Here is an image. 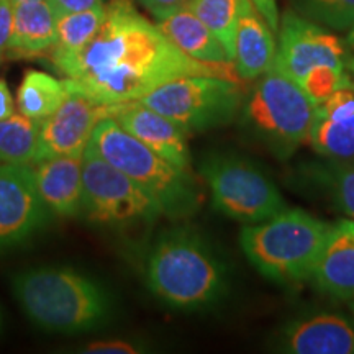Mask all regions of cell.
Segmentation results:
<instances>
[{
  "mask_svg": "<svg viewBox=\"0 0 354 354\" xmlns=\"http://www.w3.org/2000/svg\"><path fill=\"white\" fill-rule=\"evenodd\" d=\"M50 57L71 92L107 107L140 100L179 77L218 76L241 81L232 63H203L180 51L130 0H110L100 30L81 51Z\"/></svg>",
  "mask_w": 354,
  "mask_h": 354,
  "instance_id": "1",
  "label": "cell"
},
{
  "mask_svg": "<svg viewBox=\"0 0 354 354\" xmlns=\"http://www.w3.org/2000/svg\"><path fill=\"white\" fill-rule=\"evenodd\" d=\"M145 281L167 307L201 310L223 297L228 272L202 234L192 228H174L159 234L149 248Z\"/></svg>",
  "mask_w": 354,
  "mask_h": 354,
  "instance_id": "2",
  "label": "cell"
},
{
  "mask_svg": "<svg viewBox=\"0 0 354 354\" xmlns=\"http://www.w3.org/2000/svg\"><path fill=\"white\" fill-rule=\"evenodd\" d=\"M12 289L20 307L39 328L74 335L100 328L112 317V300L99 282L71 268L26 269Z\"/></svg>",
  "mask_w": 354,
  "mask_h": 354,
  "instance_id": "3",
  "label": "cell"
},
{
  "mask_svg": "<svg viewBox=\"0 0 354 354\" xmlns=\"http://www.w3.org/2000/svg\"><path fill=\"white\" fill-rule=\"evenodd\" d=\"M331 223L302 209H287L259 223L245 225L240 246L261 276L276 284L310 281Z\"/></svg>",
  "mask_w": 354,
  "mask_h": 354,
  "instance_id": "4",
  "label": "cell"
},
{
  "mask_svg": "<svg viewBox=\"0 0 354 354\" xmlns=\"http://www.w3.org/2000/svg\"><path fill=\"white\" fill-rule=\"evenodd\" d=\"M91 145L102 158L120 169L161 207L169 218H185L202 205V187L192 172L166 161L118 125L112 117L97 123Z\"/></svg>",
  "mask_w": 354,
  "mask_h": 354,
  "instance_id": "5",
  "label": "cell"
},
{
  "mask_svg": "<svg viewBox=\"0 0 354 354\" xmlns=\"http://www.w3.org/2000/svg\"><path fill=\"white\" fill-rule=\"evenodd\" d=\"M315 104L284 71L274 66L246 94L241 122L248 133L279 159H289L312 128Z\"/></svg>",
  "mask_w": 354,
  "mask_h": 354,
  "instance_id": "6",
  "label": "cell"
},
{
  "mask_svg": "<svg viewBox=\"0 0 354 354\" xmlns=\"http://www.w3.org/2000/svg\"><path fill=\"white\" fill-rule=\"evenodd\" d=\"M246 94L234 79L187 76L162 84L138 102L166 115L185 133H196L232 123L241 113Z\"/></svg>",
  "mask_w": 354,
  "mask_h": 354,
  "instance_id": "7",
  "label": "cell"
},
{
  "mask_svg": "<svg viewBox=\"0 0 354 354\" xmlns=\"http://www.w3.org/2000/svg\"><path fill=\"white\" fill-rule=\"evenodd\" d=\"M201 176L215 209L240 223H259L287 209L271 177L241 156L212 154L202 161Z\"/></svg>",
  "mask_w": 354,
  "mask_h": 354,
  "instance_id": "8",
  "label": "cell"
},
{
  "mask_svg": "<svg viewBox=\"0 0 354 354\" xmlns=\"http://www.w3.org/2000/svg\"><path fill=\"white\" fill-rule=\"evenodd\" d=\"M81 215L91 223L123 227L153 223L162 212L146 190L110 165L88 143L82 154Z\"/></svg>",
  "mask_w": 354,
  "mask_h": 354,
  "instance_id": "9",
  "label": "cell"
},
{
  "mask_svg": "<svg viewBox=\"0 0 354 354\" xmlns=\"http://www.w3.org/2000/svg\"><path fill=\"white\" fill-rule=\"evenodd\" d=\"M277 35V68L297 84L320 68H342L354 73L344 39L292 8L282 13Z\"/></svg>",
  "mask_w": 354,
  "mask_h": 354,
  "instance_id": "10",
  "label": "cell"
},
{
  "mask_svg": "<svg viewBox=\"0 0 354 354\" xmlns=\"http://www.w3.org/2000/svg\"><path fill=\"white\" fill-rule=\"evenodd\" d=\"M48 215L33 167L0 165V251L28 240L46 223Z\"/></svg>",
  "mask_w": 354,
  "mask_h": 354,
  "instance_id": "11",
  "label": "cell"
},
{
  "mask_svg": "<svg viewBox=\"0 0 354 354\" xmlns=\"http://www.w3.org/2000/svg\"><path fill=\"white\" fill-rule=\"evenodd\" d=\"M107 105L71 92L50 117L39 122L38 161L64 154H82L97 123L107 117Z\"/></svg>",
  "mask_w": 354,
  "mask_h": 354,
  "instance_id": "12",
  "label": "cell"
},
{
  "mask_svg": "<svg viewBox=\"0 0 354 354\" xmlns=\"http://www.w3.org/2000/svg\"><path fill=\"white\" fill-rule=\"evenodd\" d=\"M107 117H112L123 130L166 161L172 162L179 169L192 172L187 133L166 115L146 107L138 100H131L110 105Z\"/></svg>",
  "mask_w": 354,
  "mask_h": 354,
  "instance_id": "13",
  "label": "cell"
},
{
  "mask_svg": "<svg viewBox=\"0 0 354 354\" xmlns=\"http://www.w3.org/2000/svg\"><path fill=\"white\" fill-rule=\"evenodd\" d=\"M307 143L328 161L354 162V84L315 105Z\"/></svg>",
  "mask_w": 354,
  "mask_h": 354,
  "instance_id": "14",
  "label": "cell"
},
{
  "mask_svg": "<svg viewBox=\"0 0 354 354\" xmlns=\"http://www.w3.org/2000/svg\"><path fill=\"white\" fill-rule=\"evenodd\" d=\"M279 348L292 354H354V322L335 312L295 318L279 335Z\"/></svg>",
  "mask_w": 354,
  "mask_h": 354,
  "instance_id": "15",
  "label": "cell"
},
{
  "mask_svg": "<svg viewBox=\"0 0 354 354\" xmlns=\"http://www.w3.org/2000/svg\"><path fill=\"white\" fill-rule=\"evenodd\" d=\"M310 281L330 297L349 302L354 299V220L331 223Z\"/></svg>",
  "mask_w": 354,
  "mask_h": 354,
  "instance_id": "16",
  "label": "cell"
},
{
  "mask_svg": "<svg viewBox=\"0 0 354 354\" xmlns=\"http://www.w3.org/2000/svg\"><path fill=\"white\" fill-rule=\"evenodd\" d=\"M82 154L44 158L32 166L38 194L50 214L81 215Z\"/></svg>",
  "mask_w": 354,
  "mask_h": 354,
  "instance_id": "17",
  "label": "cell"
},
{
  "mask_svg": "<svg viewBox=\"0 0 354 354\" xmlns=\"http://www.w3.org/2000/svg\"><path fill=\"white\" fill-rule=\"evenodd\" d=\"M277 43L274 32L254 3L248 0L234 32L233 66L241 81H256L276 63Z\"/></svg>",
  "mask_w": 354,
  "mask_h": 354,
  "instance_id": "18",
  "label": "cell"
},
{
  "mask_svg": "<svg viewBox=\"0 0 354 354\" xmlns=\"http://www.w3.org/2000/svg\"><path fill=\"white\" fill-rule=\"evenodd\" d=\"M15 3L7 53L15 57L50 55L57 41V12L48 0Z\"/></svg>",
  "mask_w": 354,
  "mask_h": 354,
  "instance_id": "19",
  "label": "cell"
},
{
  "mask_svg": "<svg viewBox=\"0 0 354 354\" xmlns=\"http://www.w3.org/2000/svg\"><path fill=\"white\" fill-rule=\"evenodd\" d=\"M161 32L185 55L212 64H233L227 48L189 7L156 20Z\"/></svg>",
  "mask_w": 354,
  "mask_h": 354,
  "instance_id": "20",
  "label": "cell"
},
{
  "mask_svg": "<svg viewBox=\"0 0 354 354\" xmlns=\"http://www.w3.org/2000/svg\"><path fill=\"white\" fill-rule=\"evenodd\" d=\"M308 187L325 196L339 212L354 220V162H308L300 176Z\"/></svg>",
  "mask_w": 354,
  "mask_h": 354,
  "instance_id": "21",
  "label": "cell"
},
{
  "mask_svg": "<svg viewBox=\"0 0 354 354\" xmlns=\"http://www.w3.org/2000/svg\"><path fill=\"white\" fill-rule=\"evenodd\" d=\"M71 91L64 79L41 71H28L17 91V110L25 117L41 122L63 104Z\"/></svg>",
  "mask_w": 354,
  "mask_h": 354,
  "instance_id": "22",
  "label": "cell"
},
{
  "mask_svg": "<svg viewBox=\"0 0 354 354\" xmlns=\"http://www.w3.org/2000/svg\"><path fill=\"white\" fill-rule=\"evenodd\" d=\"M39 151V122L15 112L0 120V165L33 166Z\"/></svg>",
  "mask_w": 354,
  "mask_h": 354,
  "instance_id": "23",
  "label": "cell"
},
{
  "mask_svg": "<svg viewBox=\"0 0 354 354\" xmlns=\"http://www.w3.org/2000/svg\"><path fill=\"white\" fill-rule=\"evenodd\" d=\"M104 20L105 6L57 15V41L50 56L81 51L95 37Z\"/></svg>",
  "mask_w": 354,
  "mask_h": 354,
  "instance_id": "24",
  "label": "cell"
},
{
  "mask_svg": "<svg viewBox=\"0 0 354 354\" xmlns=\"http://www.w3.org/2000/svg\"><path fill=\"white\" fill-rule=\"evenodd\" d=\"M248 0H190L189 8L214 32L233 61L234 32Z\"/></svg>",
  "mask_w": 354,
  "mask_h": 354,
  "instance_id": "25",
  "label": "cell"
},
{
  "mask_svg": "<svg viewBox=\"0 0 354 354\" xmlns=\"http://www.w3.org/2000/svg\"><path fill=\"white\" fill-rule=\"evenodd\" d=\"M295 12L336 32L354 26V0H295Z\"/></svg>",
  "mask_w": 354,
  "mask_h": 354,
  "instance_id": "26",
  "label": "cell"
},
{
  "mask_svg": "<svg viewBox=\"0 0 354 354\" xmlns=\"http://www.w3.org/2000/svg\"><path fill=\"white\" fill-rule=\"evenodd\" d=\"M145 348L140 343L130 339H100V342L88 343L82 353L92 354H136L143 353Z\"/></svg>",
  "mask_w": 354,
  "mask_h": 354,
  "instance_id": "27",
  "label": "cell"
},
{
  "mask_svg": "<svg viewBox=\"0 0 354 354\" xmlns=\"http://www.w3.org/2000/svg\"><path fill=\"white\" fill-rule=\"evenodd\" d=\"M13 13H15L13 0H0V57L7 55L13 30Z\"/></svg>",
  "mask_w": 354,
  "mask_h": 354,
  "instance_id": "28",
  "label": "cell"
},
{
  "mask_svg": "<svg viewBox=\"0 0 354 354\" xmlns=\"http://www.w3.org/2000/svg\"><path fill=\"white\" fill-rule=\"evenodd\" d=\"M141 7H145L156 20L165 19L171 13L183 10L189 7L190 0H136Z\"/></svg>",
  "mask_w": 354,
  "mask_h": 354,
  "instance_id": "29",
  "label": "cell"
},
{
  "mask_svg": "<svg viewBox=\"0 0 354 354\" xmlns=\"http://www.w3.org/2000/svg\"><path fill=\"white\" fill-rule=\"evenodd\" d=\"M57 15L61 13H73V12H82L88 10V8H94L99 6H104V0H48Z\"/></svg>",
  "mask_w": 354,
  "mask_h": 354,
  "instance_id": "30",
  "label": "cell"
},
{
  "mask_svg": "<svg viewBox=\"0 0 354 354\" xmlns=\"http://www.w3.org/2000/svg\"><path fill=\"white\" fill-rule=\"evenodd\" d=\"M251 2L254 3L256 10L261 13V17L268 21V25L271 26L272 32L277 33L279 20H281L277 8V0H251Z\"/></svg>",
  "mask_w": 354,
  "mask_h": 354,
  "instance_id": "31",
  "label": "cell"
},
{
  "mask_svg": "<svg viewBox=\"0 0 354 354\" xmlns=\"http://www.w3.org/2000/svg\"><path fill=\"white\" fill-rule=\"evenodd\" d=\"M17 104L15 99L12 97L10 88H8L7 82L0 77V120L8 118L10 115L15 113Z\"/></svg>",
  "mask_w": 354,
  "mask_h": 354,
  "instance_id": "32",
  "label": "cell"
},
{
  "mask_svg": "<svg viewBox=\"0 0 354 354\" xmlns=\"http://www.w3.org/2000/svg\"><path fill=\"white\" fill-rule=\"evenodd\" d=\"M344 43H346V48H348V51H349V56H351L353 68H354V26L348 32L346 38H344Z\"/></svg>",
  "mask_w": 354,
  "mask_h": 354,
  "instance_id": "33",
  "label": "cell"
},
{
  "mask_svg": "<svg viewBox=\"0 0 354 354\" xmlns=\"http://www.w3.org/2000/svg\"><path fill=\"white\" fill-rule=\"evenodd\" d=\"M351 312H353V317H354V299L351 300Z\"/></svg>",
  "mask_w": 354,
  "mask_h": 354,
  "instance_id": "34",
  "label": "cell"
},
{
  "mask_svg": "<svg viewBox=\"0 0 354 354\" xmlns=\"http://www.w3.org/2000/svg\"><path fill=\"white\" fill-rule=\"evenodd\" d=\"M0 331H2V313H0Z\"/></svg>",
  "mask_w": 354,
  "mask_h": 354,
  "instance_id": "35",
  "label": "cell"
},
{
  "mask_svg": "<svg viewBox=\"0 0 354 354\" xmlns=\"http://www.w3.org/2000/svg\"><path fill=\"white\" fill-rule=\"evenodd\" d=\"M13 2H25V0H13Z\"/></svg>",
  "mask_w": 354,
  "mask_h": 354,
  "instance_id": "36",
  "label": "cell"
},
{
  "mask_svg": "<svg viewBox=\"0 0 354 354\" xmlns=\"http://www.w3.org/2000/svg\"><path fill=\"white\" fill-rule=\"evenodd\" d=\"M2 59H3V57H0V63H2Z\"/></svg>",
  "mask_w": 354,
  "mask_h": 354,
  "instance_id": "37",
  "label": "cell"
}]
</instances>
